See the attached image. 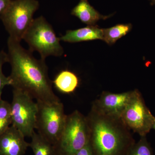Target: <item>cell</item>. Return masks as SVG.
Returning <instances> with one entry per match:
<instances>
[{
  "label": "cell",
  "instance_id": "6da1fadb",
  "mask_svg": "<svg viewBox=\"0 0 155 155\" xmlns=\"http://www.w3.org/2000/svg\"><path fill=\"white\" fill-rule=\"evenodd\" d=\"M9 62L11 66L9 76L13 89L22 91L37 101L59 102L53 91L52 82L48 74L45 60H37L32 52L24 48L20 42L9 37L8 41Z\"/></svg>",
  "mask_w": 155,
  "mask_h": 155
},
{
  "label": "cell",
  "instance_id": "7a4b0ae2",
  "mask_svg": "<svg viewBox=\"0 0 155 155\" xmlns=\"http://www.w3.org/2000/svg\"><path fill=\"white\" fill-rule=\"evenodd\" d=\"M88 143L94 155H128L135 143L130 130L120 117L91 108L86 116Z\"/></svg>",
  "mask_w": 155,
  "mask_h": 155
},
{
  "label": "cell",
  "instance_id": "3957f363",
  "mask_svg": "<svg viewBox=\"0 0 155 155\" xmlns=\"http://www.w3.org/2000/svg\"><path fill=\"white\" fill-rule=\"evenodd\" d=\"M86 116L76 110L67 115L64 129L54 145V155H74L88 143Z\"/></svg>",
  "mask_w": 155,
  "mask_h": 155
},
{
  "label": "cell",
  "instance_id": "277c9868",
  "mask_svg": "<svg viewBox=\"0 0 155 155\" xmlns=\"http://www.w3.org/2000/svg\"><path fill=\"white\" fill-rule=\"evenodd\" d=\"M23 39L29 46V51L38 52L43 60L50 56L60 57L64 54L60 38L42 16L34 19Z\"/></svg>",
  "mask_w": 155,
  "mask_h": 155
},
{
  "label": "cell",
  "instance_id": "5b68a950",
  "mask_svg": "<svg viewBox=\"0 0 155 155\" xmlns=\"http://www.w3.org/2000/svg\"><path fill=\"white\" fill-rule=\"evenodd\" d=\"M39 4L37 0H12L1 16L9 37L21 42L33 22V15Z\"/></svg>",
  "mask_w": 155,
  "mask_h": 155
},
{
  "label": "cell",
  "instance_id": "8992f818",
  "mask_svg": "<svg viewBox=\"0 0 155 155\" xmlns=\"http://www.w3.org/2000/svg\"><path fill=\"white\" fill-rule=\"evenodd\" d=\"M38 106L35 129L44 138L54 145L60 137L67 115L63 103L37 101Z\"/></svg>",
  "mask_w": 155,
  "mask_h": 155
},
{
  "label": "cell",
  "instance_id": "52a82bcc",
  "mask_svg": "<svg viewBox=\"0 0 155 155\" xmlns=\"http://www.w3.org/2000/svg\"><path fill=\"white\" fill-rule=\"evenodd\" d=\"M27 94L13 89L11 104V125L25 137H31L35 129L38 106Z\"/></svg>",
  "mask_w": 155,
  "mask_h": 155
},
{
  "label": "cell",
  "instance_id": "ba28073f",
  "mask_svg": "<svg viewBox=\"0 0 155 155\" xmlns=\"http://www.w3.org/2000/svg\"><path fill=\"white\" fill-rule=\"evenodd\" d=\"M122 121L130 130L140 137L146 136L153 128L155 120L138 90L133 94L121 117Z\"/></svg>",
  "mask_w": 155,
  "mask_h": 155
},
{
  "label": "cell",
  "instance_id": "9c48e42d",
  "mask_svg": "<svg viewBox=\"0 0 155 155\" xmlns=\"http://www.w3.org/2000/svg\"><path fill=\"white\" fill-rule=\"evenodd\" d=\"M133 92L115 94L103 91L99 97L94 101L91 108L101 114L121 118Z\"/></svg>",
  "mask_w": 155,
  "mask_h": 155
},
{
  "label": "cell",
  "instance_id": "30bf717a",
  "mask_svg": "<svg viewBox=\"0 0 155 155\" xmlns=\"http://www.w3.org/2000/svg\"><path fill=\"white\" fill-rule=\"evenodd\" d=\"M25 136L11 125L0 135V155H24L29 147Z\"/></svg>",
  "mask_w": 155,
  "mask_h": 155
},
{
  "label": "cell",
  "instance_id": "8fae6325",
  "mask_svg": "<svg viewBox=\"0 0 155 155\" xmlns=\"http://www.w3.org/2000/svg\"><path fill=\"white\" fill-rule=\"evenodd\" d=\"M102 28L96 25H87L84 28L74 30H68L60 40L69 43H77L90 41L94 40H103Z\"/></svg>",
  "mask_w": 155,
  "mask_h": 155
},
{
  "label": "cell",
  "instance_id": "7c38bea8",
  "mask_svg": "<svg viewBox=\"0 0 155 155\" xmlns=\"http://www.w3.org/2000/svg\"><path fill=\"white\" fill-rule=\"evenodd\" d=\"M71 14L88 25H96L100 20H105L112 15H102L90 4L88 0H80L77 5L72 9Z\"/></svg>",
  "mask_w": 155,
  "mask_h": 155
},
{
  "label": "cell",
  "instance_id": "4fadbf2b",
  "mask_svg": "<svg viewBox=\"0 0 155 155\" xmlns=\"http://www.w3.org/2000/svg\"><path fill=\"white\" fill-rule=\"evenodd\" d=\"M54 83L59 91L64 94H70L77 88L79 84V80L77 75L73 72L64 70L56 76Z\"/></svg>",
  "mask_w": 155,
  "mask_h": 155
},
{
  "label": "cell",
  "instance_id": "5bb4252c",
  "mask_svg": "<svg viewBox=\"0 0 155 155\" xmlns=\"http://www.w3.org/2000/svg\"><path fill=\"white\" fill-rule=\"evenodd\" d=\"M29 147L34 155H54V146L39 134L34 131Z\"/></svg>",
  "mask_w": 155,
  "mask_h": 155
},
{
  "label": "cell",
  "instance_id": "9a60e30c",
  "mask_svg": "<svg viewBox=\"0 0 155 155\" xmlns=\"http://www.w3.org/2000/svg\"><path fill=\"white\" fill-rule=\"evenodd\" d=\"M131 28L130 24H118L110 28H102L103 40L108 45H114L119 39L130 32Z\"/></svg>",
  "mask_w": 155,
  "mask_h": 155
},
{
  "label": "cell",
  "instance_id": "2e32d148",
  "mask_svg": "<svg viewBox=\"0 0 155 155\" xmlns=\"http://www.w3.org/2000/svg\"><path fill=\"white\" fill-rule=\"evenodd\" d=\"M128 155H153L152 149L146 136L140 137V139L135 143Z\"/></svg>",
  "mask_w": 155,
  "mask_h": 155
},
{
  "label": "cell",
  "instance_id": "e0dca14e",
  "mask_svg": "<svg viewBox=\"0 0 155 155\" xmlns=\"http://www.w3.org/2000/svg\"><path fill=\"white\" fill-rule=\"evenodd\" d=\"M9 62L8 54L4 51L0 52V99H1L3 88L6 85H11V81L8 77H6L3 74L2 67L3 64Z\"/></svg>",
  "mask_w": 155,
  "mask_h": 155
},
{
  "label": "cell",
  "instance_id": "ac0fdd59",
  "mask_svg": "<svg viewBox=\"0 0 155 155\" xmlns=\"http://www.w3.org/2000/svg\"><path fill=\"white\" fill-rule=\"evenodd\" d=\"M0 119H11V104L0 99Z\"/></svg>",
  "mask_w": 155,
  "mask_h": 155
},
{
  "label": "cell",
  "instance_id": "d6986e66",
  "mask_svg": "<svg viewBox=\"0 0 155 155\" xmlns=\"http://www.w3.org/2000/svg\"><path fill=\"white\" fill-rule=\"evenodd\" d=\"M11 124V119H0V135L2 134L10 127Z\"/></svg>",
  "mask_w": 155,
  "mask_h": 155
},
{
  "label": "cell",
  "instance_id": "ffe728a7",
  "mask_svg": "<svg viewBox=\"0 0 155 155\" xmlns=\"http://www.w3.org/2000/svg\"><path fill=\"white\" fill-rule=\"evenodd\" d=\"M74 155H94L88 143Z\"/></svg>",
  "mask_w": 155,
  "mask_h": 155
},
{
  "label": "cell",
  "instance_id": "44dd1931",
  "mask_svg": "<svg viewBox=\"0 0 155 155\" xmlns=\"http://www.w3.org/2000/svg\"><path fill=\"white\" fill-rule=\"evenodd\" d=\"M12 0H0V16L5 12Z\"/></svg>",
  "mask_w": 155,
  "mask_h": 155
},
{
  "label": "cell",
  "instance_id": "7402d4cb",
  "mask_svg": "<svg viewBox=\"0 0 155 155\" xmlns=\"http://www.w3.org/2000/svg\"><path fill=\"white\" fill-rule=\"evenodd\" d=\"M150 4L151 5L153 6L155 5V0H150Z\"/></svg>",
  "mask_w": 155,
  "mask_h": 155
},
{
  "label": "cell",
  "instance_id": "603a6c76",
  "mask_svg": "<svg viewBox=\"0 0 155 155\" xmlns=\"http://www.w3.org/2000/svg\"><path fill=\"white\" fill-rule=\"evenodd\" d=\"M152 129H153L154 130H155V120L154 122L153 125Z\"/></svg>",
  "mask_w": 155,
  "mask_h": 155
}]
</instances>
